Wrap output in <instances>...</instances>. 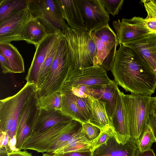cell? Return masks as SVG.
Wrapping results in <instances>:
<instances>
[{"label": "cell", "instance_id": "obj_41", "mask_svg": "<svg viewBox=\"0 0 156 156\" xmlns=\"http://www.w3.org/2000/svg\"><path fill=\"white\" fill-rule=\"evenodd\" d=\"M8 153L5 148L0 147V156H8Z\"/></svg>", "mask_w": 156, "mask_h": 156}, {"label": "cell", "instance_id": "obj_31", "mask_svg": "<svg viewBox=\"0 0 156 156\" xmlns=\"http://www.w3.org/2000/svg\"><path fill=\"white\" fill-rule=\"evenodd\" d=\"M107 12L115 17L122 9L123 0H101Z\"/></svg>", "mask_w": 156, "mask_h": 156}, {"label": "cell", "instance_id": "obj_42", "mask_svg": "<svg viewBox=\"0 0 156 156\" xmlns=\"http://www.w3.org/2000/svg\"><path fill=\"white\" fill-rule=\"evenodd\" d=\"M42 156H57V155L54 154H48V153H46L43 154Z\"/></svg>", "mask_w": 156, "mask_h": 156}, {"label": "cell", "instance_id": "obj_24", "mask_svg": "<svg viewBox=\"0 0 156 156\" xmlns=\"http://www.w3.org/2000/svg\"><path fill=\"white\" fill-rule=\"evenodd\" d=\"M28 0H0V23L28 8Z\"/></svg>", "mask_w": 156, "mask_h": 156}, {"label": "cell", "instance_id": "obj_29", "mask_svg": "<svg viewBox=\"0 0 156 156\" xmlns=\"http://www.w3.org/2000/svg\"><path fill=\"white\" fill-rule=\"evenodd\" d=\"M154 142L155 141L154 135L149 126L136 142L138 150L140 151L150 150Z\"/></svg>", "mask_w": 156, "mask_h": 156}, {"label": "cell", "instance_id": "obj_26", "mask_svg": "<svg viewBox=\"0 0 156 156\" xmlns=\"http://www.w3.org/2000/svg\"><path fill=\"white\" fill-rule=\"evenodd\" d=\"M62 102L61 111L65 115L83 123L85 121L75 103L69 97L61 92Z\"/></svg>", "mask_w": 156, "mask_h": 156}, {"label": "cell", "instance_id": "obj_7", "mask_svg": "<svg viewBox=\"0 0 156 156\" xmlns=\"http://www.w3.org/2000/svg\"><path fill=\"white\" fill-rule=\"evenodd\" d=\"M106 71L101 66L76 68L70 72L64 85L72 86L83 85L95 89H99L112 83Z\"/></svg>", "mask_w": 156, "mask_h": 156}, {"label": "cell", "instance_id": "obj_10", "mask_svg": "<svg viewBox=\"0 0 156 156\" xmlns=\"http://www.w3.org/2000/svg\"><path fill=\"white\" fill-rule=\"evenodd\" d=\"M78 0L87 31L108 25L109 14L101 0Z\"/></svg>", "mask_w": 156, "mask_h": 156}, {"label": "cell", "instance_id": "obj_28", "mask_svg": "<svg viewBox=\"0 0 156 156\" xmlns=\"http://www.w3.org/2000/svg\"><path fill=\"white\" fill-rule=\"evenodd\" d=\"M62 102L61 91L39 98L41 109L45 110H60Z\"/></svg>", "mask_w": 156, "mask_h": 156}, {"label": "cell", "instance_id": "obj_44", "mask_svg": "<svg viewBox=\"0 0 156 156\" xmlns=\"http://www.w3.org/2000/svg\"><path fill=\"white\" fill-rule=\"evenodd\" d=\"M152 1L156 7V0H152Z\"/></svg>", "mask_w": 156, "mask_h": 156}, {"label": "cell", "instance_id": "obj_36", "mask_svg": "<svg viewBox=\"0 0 156 156\" xmlns=\"http://www.w3.org/2000/svg\"><path fill=\"white\" fill-rule=\"evenodd\" d=\"M0 63L3 73L5 74L12 73L9 64L6 59L0 55Z\"/></svg>", "mask_w": 156, "mask_h": 156}, {"label": "cell", "instance_id": "obj_43", "mask_svg": "<svg viewBox=\"0 0 156 156\" xmlns=\"http://www.w3.org/2000/svg\"><path fill=\"white\" fill-rule=\"evenodd\" d=\"M155 99V105H154V109L155 111L156 112V97H154Z\"/></svg>", "mask_w": 156, "mask_h": 156}, {"label": "cell", "instance_id": "obj_30", "mask_svg": "<svg viewBox=\"0 0 156 156\" xmlns=\"http://www.w3.org/2000/svg\"><path fill=\"white\" fill-rule=\"evenodd\" d=\"M113 136H115V132L112 127H110L104 130H100L98 137L93 140V148L92 152L102 144H106L108 139Z\"/></svg>", "mask_w": 156, "mask_h": 156}, {"label": "cell", "instance_id": "obj_19", "mask_svg": "<svg viewBox=\"0 0 156 156\" xmlns=\"http://www.w3.org/2000/svg\"><path fill=\"white\" fill-rule=\"evenodd\" d=\"M73 120L72 118L63 114L60 110H45L41 109L32 134L46 130L57 124L69 122Z\"/></svg>", "mask_w": 156, "mask_h": 156}, {"label": "cell", "instance_id": "obj_14", "mask_svg": "<svg viewBox=\"0 0 156 156\" xmlns=\"http://www.w3.org/2000/svg\"><path fill=\"white\" fill-rule=\"evenodd\" d=\"M122 45L135 51L156 75V34L149 33Z\"/></svg>", "mask_w": 156, "mask_h": 156}, {"label": "cell", "instance_id": "obj_35", "mask_svg": "<svg viewBox=\"0 0 156 156\" xmlns=\"http://www.w3.org/2000/svg\"><path fill=\"white\" fill-rule=\"evenodd\" d=\"M55 154L57 156H93L91 151H72Z\"/></svg>", "mask_w": 156, "mask_h": 156}, {"label": "cell", "instance_id": "obj_25", "mask_svg": "<svg viewBox=\"0 0 156 156\" xmlns=\"http://www.w3.org/2000/svg\"><path fill=\"white\" fill-rule=\"evenodd\" d=\"M65 35L55 44L50 51L40 69L37 79L36 86L39 87L48 78L51 70L52 65L61 41Z\"/></svg>", "mask_w": 156, "mask_h": 156}, {"label": "cell", "instance_id": "obj_6", "mask_svg": "<svg viewBox=\"0 0 156 156\" xmlns=\"http://www.w3.org/2000/svg\"><path fill=\"white\" fill-rule=\"evenodd\" d=\"M28 9L31 16L43 25L48 34L65 35L69 28L55 0H28Z\"/></svg>", "mask_w": 156, "mask_h": 156}, {"label": "cell", "instance_id": "obj_38", "mask_svg": "<svg viewBox=\"0 0 156 156\" xmlns=\"http://www.w3.org/2000/svg\"><path fill=\"white\" fill-rule=\"evenodd\" d=\"M8 156H33L27 151H21L19 150L8 153Z\"/></svg>", "mask_w": 156, "mask_h": 156}, {"label": "cell", "instance_id": "obj_27", "mask_svg": "<svg viewBox=\"0 0 156 156\" xmlns=\"http://www.w3.org/2000/svg\"><path fill=\"white\" fill-rule=\"evenodd\" d=\"M61 92L69 97L75 103L85 121L88 122L91 117V110L87 98L78 97L69 90L63 87Z\"/></svg>", "mask_w": 156, "mask_h": 156}, {"label": "cell", "instance_id": "obj_22", "mask_svg": "<svg viewBox=\"0 0 156 156\" xmlns=\"http://www.w3.org/2000/svg\"><path fill=\"white\" fill-rule=\"evenodd\" d=\"M93 148V141L89 140L80 130L72 136L63 147L52 154H58L72 151L92 152Z\"/></svg>", "mask_w": 156, "mask_h": 156}, {"label": "cell", "instance_id": "obj_12", "mask_svg": "<svg viewBox=\"0 0 156 156\" xmlns=\"http://www.w3.org/2000/svg\"><path fill=\"white\" fill-rule=\"evenodd\" d=\"M64 35L59 33L48 34L36 48L33 59L25 77L27 82L36 86L40 68L55 44Z\"/></svg>", "mask_w": 156, "mask_h": 156}, {"label": "cell", "instance_id": "obj_9", "mask_svg": "<svg viewBox=\"0 0 156 156\" xmlns=\"http://www.w3.org/2000/svg\"><path fill=\"white\" fill-rule=\"evenodd\" d=\"M119 44L122 45L143 37L150 33L143 18L134 16L113 22Z\"/></svg>", "mask_w": 156, "mask_h": 156}, {"label": "cell", "instance_id": "obj_1", "mask_svg": "<svg viewBox=\"0 0 156 156\" xmlns=\"http://www.w3.org/2000/svg\"><path fill=\"white\" fill-rule=\"evenodd\" d=\"M111 71L114 80L126 92L151 96L156 88V75L131 48L120 45Z\"/></svg>", "mask_w": 156, "mask_h": 156}, {"label": "cell", "instance_id": "obj_21", "mask_svg": "<svg viewBox=\"0 0 156 156\" xmlns=\"http://www.w3.org/2000/svg\"><path fill=\"white\" fill-rule=\"evenodd\" d=\"M48 34L43 25L31 16L24 28L22 41L34 45L36 48Z\"/></svg>", "mask_w": 156, "mask_h": 156}, {"label": "cell", "instance_id": "obj_17", "mask_svg": "<svg viewBox=\"0 0 156 156\" xmlns=\"http://www.w3.org/2000/svg\"><path fill=\"white\" fill-rule=\"evenodd\" d=\"M124 93L119 91L116 110L112 119L111 124L115 132L117 141L124 144L130 137L129 124L126 117L123 99Z\"/></svg>", "mask_w": 156, "mask_h": 156}, {"label": "cell", "instance_id": "obj_3", "mask_svg": "<svg viewBox=\"0 0 156 156\" xmlns=\"http://www.w3.org/2000/svg\"><path fill=\"white\" fill-rule=\"evenodd\" d=\"M73 69L70 50L65 35L61 41L48 78L37 88L39 98L61 91L69 74Z\"/></svg>", "mask_w": 156, "mask_h": 156}, {"label": "cell", "instance_id": "obj_11", "mask_svg": "<svg viewBox=\"0 0 156 156\" xmlns=\"http://www.w3.org/2000/svg\"><path fill=\"white\" fill-rule=\"evenodd\" d=\"M30 18L27 8L0 23V43L22 41L24 28Z\"/></svg>", "mask_w": 156, "mask_h": 156}, {"label": "cell", "instance_id": "obj_39", "mask_svg": "<svg viewBox=\"0 0 156 156\" xmlns=\"http://www.w3.org/2000/svg\"><path fill=\"white\" fill-rule=\"evenodd\" d=\"M135 156H155L153 149L140 151L137 150Z\"/></svg>", "mask_w": 156, "mask_h": 156}, {"label": "cell", "instance_id": "obj_5", "mask_svg": "<svg viewBox=\"0 0 156 156\" xmlns=\"http://www.w3.org/2000/svg\"><path fill=\"white\" fill-rule=\"evenodd\" d=\"M65 36L70 50L73 69L93 66L97 51L90 32L69 28L66 31Z\"/></svg>", "mask_w": 156, "mask_h": 156}, {"label": "cell", "instance_id": "obj_34", "mask_svg": "<svg viewBox=\"0 0 156 156\" xmlns=\"http://www.w3.org/2000/svg\"><path fill=\"white\" fill-rule=\"evenodd\" d=\"M117 45H115L112 48L101 65L107 71L111 70L113 66L117 51Z\"/></svg>", "mask_w": 156, "mask_h": 156}, {"label": "cell", "instance_id": "obj_8", "mask_svg": "<svg viewBox=\"0 0 156 156\" xmlns=\"http://www.w3.org/2000/svg\"><path fill=\"white\" fill-rule=\"evenodd\" d=\"M41 110L36 90L24 105L20 116L16 134V147L22 150L26 140L32 134Z\"/></svg>", "mask_w": 156, "mask_h": 156}, {"label": "cell", "instance_id": "obj_15", "mask_svg": "<svg viewBox=\"0 0 156 156\" xmlns=\"http://www.w3.org/2000/svg\"><path fill=\"white\" fill-rule=\"evenodd\" d=\"M136 142L131 137L124 144L119 143L115 136L110 138L92 152L93 156H135Z\"/></svg>", "mask_w": 156, "mask_h": 156}, {"label": "cell", "instance_id": "obj_32", "mask_svg": "<svg viewBox=\"0 0 156 156\" xmlns=\"http://www.w3.org/2000/svg\"><path fill=\"white\" fill-rule=\"evenodd\" d=\"M147 15L144 19L145 25L150 33L156 34V12L149 5L144 4Z\"/></svg>", "mask_w": 156, "mask_h": 156}, {"label": "cell", "instance_id": "obj_13", "mask_svg": "<svg viewBox=\"0 0 156 156\" xmlns=\"http://www.w3.org/2000/svg\"><path fill=\"white\" fill-rule=\"evenodd\" d=\"M90 33L97 51L93 66H101L112 48L119 44L117 35L109 25L99 27Z\"/></svg>", "mask_w": 156, "mask_h": 156}, {"label": "cell", "instance_id": "obj_16", "mask_svg": "<svg viewBox=\"0 0 156 156\" xmlns=\"http://www.w3.org/2000/svg\"><path fill=\"white\" fill-rule=\"evenodd\" d=\"M55 0L63 18L70 28L87 30L78 0Z\"/></svg>", "mask_w": 156, "mask_h": 156}, {"label": "cell", "instance_id": "obj_18", "mask_svg": "<svg viewBox=\"0 0 156 156\" xmlns=\"http://www.w3.org/2000/svg\"><path fill=\"white\" fill-rule=\"evenodd\" d=\"M118 85L114 80H113L110 84L100 89H96L94 96L105 103L106 112L111 124L112 119L117 109L119 98L120 90Z\"/></svg>", "mask_w": 156, "mask_h": 156}, {"label": "cell", "instance_id": "obj_37", "mask_svg": "<svg viewBox=\"0 0 156 156\" xmlns=\"http://www.w3.org/2000/svg\"><path fill=\"white\" fill-rule=\"evenodd\" d=\"M149 126L153 132L156 143V112L155 111L150 116Z\"/></svg>", "mask_w": 156, "mask_h": 156}, {"label": "cell", "instance_id": "obj_23", "mask_svg": "<svg viewBox=\"0 0 156 156\" xmlns=\"http://www.w3.org/2000/svg\"><path fill=\"white\" fill-rule=\"evenodd\" d=\"M0 55L8 61L12 73L25 72L23 58L17 48L10 43H0Z\"/></svg>", "mask_w": 156, "mask_h": 156}, {"label": "cell", "instance_id": "obj_33", "mask_svg": "<svg viewBox=\"0 0 156 156\" xmlns=\"http://www.w3.org/2000/svg\"><path fill=\"white\" fill-rule=\"evenodd\" d=\"M81 131L87 136L89 140L93 141L99 135L100 129L90 123L87 122L82 124Z\"/></svg>", "mask_w": 156, "mask_h": 156}, {"label": "cell", "instance_id": "obj_4", "mask_svg": "<svg viewBox=\"0 0 156 156\" xmlns=\"http://www.w3.org/2000/svg\"><path fill=\"white\" fill-rule=\"evenodd\" d=\"M36 90L35 84L27 82L15 94L0 101V131L6 133L9 139L16 135L22 108Z\"/></svg>", "mask_w": 156, "mask_h": 156}, {"label": "cell", "instance_id": "obj_40", "mask_svg": "<svg viewBox=\"0 0 156 156\" xmlns=\"http://www.w3.org/2000/svg\"><path fill=\"white\" fill-rule=\"evenodd\" d=\"M16 135L9 139V145L12 152L19 151L16 147Z\"/></svg>", "mask_w": 156, "mask_h": 156}, {"label": "cell", "instance_id": "obj_2", "mask_svg": "<svg viewBox=\"0 0 156 156\" xmlns=\"http://www.w3.org/2000/svg\"><path fill=\"white\" fill-rule=\"evenodd\" d=\"M123 99L130 137L137 142L149 126L150 116L155 111L154 97L124 94Z\"/></svg>", "mask_w": 156, "mask_h": 156}, {"label": "cell", "instance_id": "obj_20", "mask_svg": "<svg viewBox=\"0 0 156 156\" xmlns=\"http://www.w3.org/2000/svg\"><path fill=\"white\" fill-rule=\"evenodd\" d=\"M87 99L91 110L88 122L101 130L112 127L107 115L105 103L92 96L88 95Z\"/></svg>", "mask_w": 156, "mask_h": 156}]
</instances>
